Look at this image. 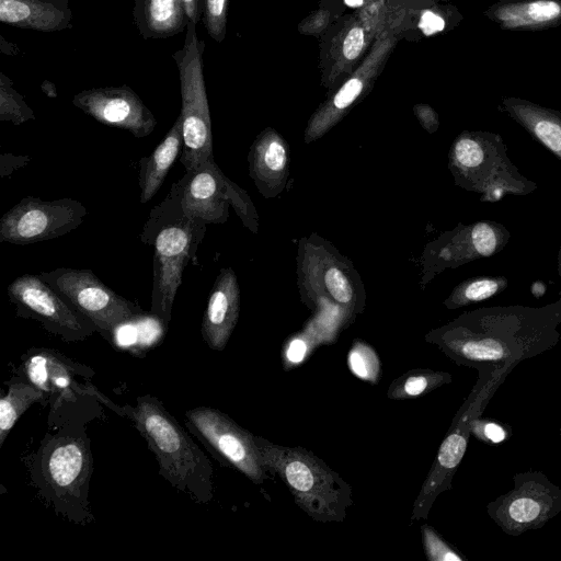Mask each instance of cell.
<instances>
[{"instance_id": "obj_34", "label": "cell", "mask_w": 561, "mask_h": 561, "mask_svg": "<svg viewBox=\"0 0 561 561\" xmlns=\"http://www.w3.org/2000/svg\"><path fill=\"white\" fill-rule=\"evenodd\" d=\"M423 549L430 561H466L467 558L451 547L433 527L421 526Z\"/></svg>"}, {"instance_id": "obj_8", "label": "cell", "mask_w": 561, "mask_h": 561, "mask_svg": "<svg viewBox=\"0 0 561 561\" xmlns=\"http://www.w3.org/2000/svg\"><path fill=\"white\" fill-rule=\"evenodd\" d=\"M184 45L172 57L179 69L182 99L183 147L180 162L192 171L214 159L209 105L203 72L205 42L196 34V24L188 22Z\"/></svg>"}, {"instance_id": "obj_26", "label": "cell", "mask_w": 561, "mask_h": 561, "mask_svg": "<svg viewBox=\"0 0 561 561\" xmlns=\"http://www.w3.org/2000/svg\"><path fill=\"white\" fill-rule=\"evenodd\" d=\"M183 147L182 117L179 114L162 141L147 157L139 160L140 203L149 202L160 190L170 168Z\"/></svg>"}, {"instance_id": "obj_25", "label": "cell", "mask_w": 561, "mask_h": 561, "mask_svg": "<svg viewBox=\"0 0 561 561\" xmlns=\"http://www.w3.org/2000/svg\"><path fill=\"white\" fill-rule=\"evenodd\" d=\"M134 22L145 38H167L186 30L188 19L180 0H131Z\"/></svg>"}, {"instance_id": "obj_23", "label": "cell", "mask_w": 561, "mask_h": 561, "mask_svg": "<svg viewBox=\"0 0 561 561\" xmlns=\"http://www.w3.org/2000/svg\"><path fill=\"white\" fill-rule=\"evenodd\" d=\"M0 21L20 28L57 32L72 27L68 0H0Z\"/></svg>"}, {"instance_id": "obj_24", "label": "cell", "mask_w": 561, "mask_h": 561, "mask_svg": "<svg viewBox=\"0 0 561 561\" xmlns=\"http://www.w3.org/2000/svg\"><path fill=\"white\" fill-rule=\"evenodd\" d=\"M499 110L561 160V112L516 96L503 98Z\"/></svg>"}, {"instance_id": "obj_39", "label": "cell", "mask_w": 561, "mask_h": 561, "mask_svg": "<svg viewBox=\"0 0 561 561\" xmlns=\"http://www.w3.org/2000/svg\"><path fill=\"white\" fill-rule=\"evenodd\" d=\"M419 26L425 35H431L443 30L445 21L438 14L432 11H425L421 18Z\"/></svg>"}, {"instance_id": "obj_17", "label": "cell", "mask_w": 561, "mask_h": 561, "mask_svg": "<svg viewBox=\"0 0 561 561\" xmlns=\"http://www.w3.org/2000/svg\"><path fill=\"white\" fill-rule=\"evenodd\" d=\"M72 104L95 121L137 138L149 136L157 126L152 112L128 85L83 90L73 96Z\"/></svg>"}, {"instance_id": "obj_12", "label": "cell", "mask_w": 561, "mask_h": 561, "mask_svg": "<svg viewBox=\"0 0 561 561\" xmlns=\"http://www.w3.org/2000/svg\"><path fill=\"white\" fill-rule=\"evenodd\" d=\"M88 209L70 197L43 201L25 196L0 219V242L26 245L51 240L78 228Z\"/></svg>"}, {"instance_id": "obj_27", "label": "cell", "mask_w": 561, "mask_h": 561, "mask_svg": "<svg viewBox=\"0 0 561 561\" xmlns=\"http://www.w3.org/2000/svg\"><path fill=\"white\" fill-rule=\"evenodd\" d=\"M25 364L28 378L44 392L62 394L72 385V363L49 350H39Z\"/></svg>"}, {"instance_id": "obj_4", "label": "cell", "mask_w": 561, "mask_h": 561, "mask_svg": "<svg viewBox=\"0 0 561 561\" xmlns=\"http://www.w3.org/2000/svg\"><path fill=\"white\" fill-rule=\"evenodd\" d=\"M266 472L278 476L311 519L343 522L353 504L351 485L312 451L254 436Z\"/></svg>"}, {"instance_id": "obj_10", "label": "cell", "mask_w": 561, "mask_h": 561, "mask_svg": "<svg viewBox=\"0 0 561 561\" xmlns=\"http://www.w3.org/2000/svg\"><path fill=\"white\" fill-rule=\"evenodd\" d=\"M38 275L110 341L121 325L144 314L138 305L112 290L89 268L56 267Z\"/></svg>"}, {"instance_id": "obj_45", "label": "cell", "mask_w": 561, "mask_h": 561, "mask_svg": "<svg viewBox=\"0 0 561 561\" xmlns=\"http://www.w3.org/2000/svg\"><path fill=\"white\" fill-rule=\"evenodd\" d=\"M559 433H560V435H561V426H560V428H559Z\"/></svg>"}, {"instance_id": "obj_40", "label": "cell", "mask_w": 561, "mask_h": 561, "mask_svg": "<svg viewBox=\"0 0 561 561\" xmlns=\"http://www.w3.org/2000/svg\"><path fill=\"white\" fill-rule=\"evenodd\" d=\"M188 22L197 24L202 18V0H181Z\"/></svg>"}, {"instance_id": "obj_11", "label": "cell", "mask_w": 561, "mask_h": 561, "mask_svg": "<svg viewBox=\"0 0 561 561\" xmlns=\"http://www.w3.org/2000/svg\"><path fill=\"white\" fill-rule=\"evenodd\" d=\"M511 491L486 505L490 518L510 536L542 528L561 513V488L541 471L515 473Z\"/></svg>"}, {"instance_id": "obj_41", "label": "cell", "mask_w": 561, "mask_h": 561, "mask_svg": "<svg viewBox=\"0 0 561 561\" xmlns=\"http://www.w3.org/2000/svg\"><path fill=\"white\" fill-rule=\"evenodd\" d=\"M30 161V157L27 156H13L10 161V165L1 168V176L10 175L14 170L27 164Z\"/></svg>"}, {"instance_id": "obj_1", "label": "cell", "mask_w": 561, "mask_h": 561, "mask_svg": "<svg viewBox=\"0 0 561 561\" xmlns=\"http://www.w3.org/2000/svg\"><path fill=\"white\" fill-rule=\"evenodd\" d=\"M561 291L541 307L520 305L482 307L461 313L431 330L436 345L457 365L474 369L503 368L508 373L525 359L551 350L560 340Z\"/></svg>"}, {"instance_id": "obj_13", "label": "cell", "mask_w": 561, "mask_h": 561, "mask_svg": "<svg viewBox=\"0 0 561 561\" xmlns=\"http://www.w3.org/2000/svg\"><path fill=\"white\" fill-rule=\"evenodd\" d=\"M511 232L494 220L458 224L427 243L422 255V286L447 268H456L478 259L501 252Z\"/></svg>"}, {"instance_id": "obj_30", "label": "cell", "mask_w": 561, "mask_h": 561, "mask_svg": "<svg viewBox=\"0 0 561 561\" xmlns=\"http://www.w3.org/2000/svg\"><path fill=\"white\" fill-rule=\"evenodd\" d=\"M508 286L505 276H476L458 284L445 299L444 306L454 310L490 299Z\"/></svg>"}, {"instance_id": "obj_15", "label": "cell", "mask_w": 561, "mask_h": 561, "mask_svg": "<svg viewBox=\"0 0 561 561\" xmlns=\"http://www.w3.org/2000/svg\"><path fill=\"white\" fill-rule=\"evenodd\" d=\"M397 36L385 31L374 41L368 55L359 66L310 116L304 133L305 144H310L332 129L373 87L386 60L397 44Z\"/></svg>"}, {"instance_id": "obj_36", "label": "cell", "mask_w": 561, "mask_h": 561, "mask_svg": "<svg viewBox=\"0 0 561 561\" xmlns=\"http://www.w3.org/2000/svg\"><path fill=\"white\" fill-rule=\"evenodd\" d=\"M470 435L486 445H497L510 439L512 427L497 420L479 415L470 423Z\"/></svg>"}, {"instance_id": "obj_19", "label": "cell", "mask_w": 561, "mask_h": 561, "mask_svg": "<svg viewBox=\"0 0 561 561\" xmlns=\"http://www.w3.org/2000/svg\"><path fill=\"white\" fill-rule=\"evenodd\" d=\"M91 455L79 438H54L44 453V481L54 500H80L91 473Z\"/></svg>"}, {"instance_id": "obj_32", "label": "cell", "mask_w": 561, "mask_h": 561, "mask_svg": "<svg viewBox=\"0 0 561 561\" xmlns=\"http://www.w3.org/2000/svg\"><path fill=\"white\" fill-rule=\"evenodd\" d=\"M347 366L357 378L378 383L381 363L375 350L362 340H354L347 354Z\"/></svg>"}, {"instance_id": "obj_6", "label": "cell", "mask_w": 561, "mask_h": 561, "mask_svg": "<svg viewBox=\"0 0 561 561\" xmlns=\"http://www.w3.org/2000/svg\"><path fill=\"white\" fill-rule=\"evenodd\" d=\"M301 301L314 311L337 306L350 322L365 309V289L352 262L329 241L312 233L300 239L297 255Z\"/></svg>"}, {"instance_id": "obj_5", "label": "cell", "mask_w": 561, "mask_h": 561, "mask_svg": "<svg viewBox=\"0 0 561 561\" xmlns=\"http://www.w3.org/2000/svg\"><path fill=\"white\" fill-rule=\"evenodd\" d=\"M448 169L457 186L495 203L507 195L525 196L537 184L524 176L507 154L501 135L485 130H463L448 152Z\"/></svg>"}, {"instance_id": "obj_43", "label": "cell", "mask_w": 561, "mask_h": 561, "mask_svg": "<svg viewBox=\"0 0 561 561\" xmlns=\"http://www.w3.org/2000/svg\"><path fill=\"white\" fill-rule=\"evenodd\" d=\"M365 0H344L345 4L351 8H358L363 5Z\"/></svg>"}, {"instance_id": "obj_31", "label": "cell", "mask_w": 561, "mask_h": 561, "mask_svg": "<svg viewBox=\"0 0 561 561\" xmlns=\"http://www.w3.org/2000/svg\"><path fill=\"white\" fill-rule=\"evenodd\" d=\"M35 119L33 110L26 104L24 98L14 90L13 81L0 72V121L21 125Z\"/></svg>"}, {"instance_id": "obj_16", "label": "cell", "mask_w": 561, "mask_h": 561, "mask_svg": "<svg viewBox=\"0 0 561 561\" xmlns=\"http://www.w3.org/2000/svg\"><path fill=\"white\" fill-rule=\"evenodd\" d=\"M193 431L252 482L266 478L254 435L219 410L199 407L186 412Z\"/></svg>"}, {"instance_id": "obj_28", "label": "cell", "mask_w": 561, "mask_h": 561, "mask_svg": "<svg viewBox=\"0 0 561 561\" xmlns=\"http://www.w3.org/2000/svg\"><path fill=\"white\" fill-rule=\"evenodd\" d=\"M453 376L447 371L430 368H414L397 377L387 391L388 399L407 400L426 394L450 383Z\"/></svg>"}, {"instance_id": "obj_18", "label": "cell", "mask_w": 561, "mask_h": 561, "mask_svg": "<svg viewBox=\"0 0 561 561\" xmlns=\"http://www.w3.org/2000/svg\"><path fill=\"white\" fill-rule=\"evenodd\" d=\"M321 54L322 83L331 91L359 66L380 26L366 11L348 16L337 25Z\"/></svg>"}, {"instance_id": "obj_3", "label": "cell", "mask_w": 561, "mask_h": 561, "mask_svg": "<svg viewBox=\"0 0 561 561\" xmlns=\"http://www.w3.org/2000/svg\"><path fill=\"white\" fill-rule=\"evenodd\" d=\"M159 463V473L198 503L213 499V467L178 421L151 396L125 407Z\"/></svg>"}, {"instance_id": "obj_38", "label": "cell", "mask_w": 561, "mask_h": 561, "mask_svg": "<svg viewBox=\"0 0 561 561\" xmlns=\"http://www.w3.org/2000/svg\"><path fill=\"white\" fill-rule=\"evenodd\" d=\"M413 111L420 124L428 134H434L438 129L439 118L433 107L427 104H416Z\"/></svg>"}, {"instance_id": "obj_37", "label": "cell", "mask_w": 561, "mask_h": 561, "mask_svg": "<svg viewBox=\"0 0 561 561\" xmlns=\"http://www.w3.org/2000/svg\"><path fill=\"white\" fill-rule=\"evenodd\" d=\"M332 16L330 10L319 9L299 24V31L306 35H318L329 26Z\"/></svg>"}, {"instance_id": "obj_35", "label": "cell", "mask_w": 561, "mask_h": 561, "mask_svg": "<svg viewBox=\"0 0 561 561\" xmlns=\"http://www.w3.org/2000/svg\"><path fill=\"white\" fill-rule=\"evenodd\" d=\"M229 0H202V20L209 37L217 43L225 39Z\"/></svg>"}, {"instance_id": "obj_33", "label": "cell", "mask_w": 561, "mask_h": 561, "mask_svg": "<svg viewBox=\"0 0 561 561\" xmlns=\"http://www.w3.org/2000/svg\"><path fill=\"white\" fill-rule=\"evenodd\" d=\"M318 344H321V341L309 325L304 331L291 335L286 340L282 350L284 369L288 370L300 365Z\"/></svg>"}, {"instance_id": "obj_44", "label": "cell", "mask_w": 561, "mask_h": 561, "mask_svg": "<svg viewBox=\"0 0 561 561\" xmlns=\"http://www.w3.org/2000/svg\"><path fill=\"white\" fill-rule=\"evenodd\" d=\"M558 275H559V278L561 279V247H560L559 254H558Z\"/></svg>"}, {"instance_id": "obj_21", "label": "cell", "mask_w": 561, "mask_h": 561, "mask_svg": "<svg viewBox=\"0 0 561 561\" xmlns=\"http://www.w3.org/2000/svg\"><path fill=\"white\" fill-rule=\"evenodd\" d=\"M249 174L265 198L276 197L286 187L289 175V148L272 127L263 129L251 145Z\"/></svg>"}, {"instance_id": "obj_20", "label": "cell", "mask_w": 561, "mask_h": 561, "mask_svg": "<svg viewBox=\"0 0 561 561\" xmlns=\"http://www.w3.org/2000/svg\"><path fill=\"white\" fill-rule=\"evenodd\" d=\"M240 312V288L234 271L222 267L208 296L202 319V336L214 351H222Z\"/></svg>"}, {"instance_id": "obj_42", "label": "cell", "mask_w": 561, "mask_h": 561, "mask_svg": "<svg viewBox=\"0 0 561 561\" xmlns=\"http://www.w3.org/2000/svg\"><path fill=\"white\" fill-rule=\"evenodd\" d=\"M41 89L48 98H57V89L55 83H53L51 81L44 80L41 84Z\"/></svg>"}, {"instance_id": "obj_7", "label": "cell", "mask_w": 561, "mask_h": 561, "mask_svg": "<svg viewBox=\"0 0 561 561\" xmlns=\"http://www.w3.org/2000/svg\"><path fill=\"white\" fill-rule=\"evenodd\" d=\"M478 380L457 411L412 507L411 520L427 518L439 494L451 489L453 478L466 454L470 423L481 415L510 374L503 368H480Z\"/></svg>"}, {"instance_id": "obj_2", "label": "cell", "mask_w": 561, "mask_h": 561, "mask_svg": "<svg viewBox=\"0 0 561 561\" xmlns=\"http://www.w3.org/2000/svg\"><path fill=\"white\" fill-rule=\"evenodd\" d=\"M206 231V222L188 217L174 190L149 213L140 241L153 247L151 314L164 324L172 317L178 288L190 261L198 265L196 252Z\"/></svg>"}, {"instance_id": "obj_22", "label": "cell", "mask_w": 561, "mask_h": 561, "mask_svg": "<svg viewBox=\"0 0 561 561\" xmlns=\"http://www.w3.org/2000/svg\"><path fill=\"white\" fill-rule=\"evenodd\" d=\"M484 16L506 31H542L561 25V0H500Z\"/></svg>"}, {"instance_id": "obj_14", "label": "cell", "mask_w": 561, "mask_h": 561, "mask_svg": "<svg viewBox=\"0 0 561 561\" xmlns=\"http://www.w3.org/2000/svg\"><path fill=\"white\" fill-rule=\"evenodd\" d=\"M8 296L16 314L39 322L66 342L82 341L96 331L94 324L39 275L23 274L8 285Z\"/></svg>"}, {"instance_id": "obj_9", "label": "cell", "mask_w": 561, "mask_h": 561, "mask_svg": "<svg viewBox=\"0 0 561 561\" xmlns=\"http://www.w3.org/2000/svg\"><path fill=\"white\" fill-rule=\"evenodd\" d=\"M183 211L206 224H225L232 207L244 227L256 233L259 215L248 193L227 178L214 159L185 174L171 186Z\"/></svg>"}, {"instance_id": "obj_29", "label": "cell", "mask_w": 561, "mask_h": 561, "mask_svg": "<svg viewBox=\"0 0 561 561\" xmlns=\"http://www.w3.org/2000/svg\"><path fill=\"white\" fill-rule=\"evenodd\" d=\"M44 391L35 385L16 382L0 399V446L19 417L35 402H43Z\"/></svg>"}]
</instances>
